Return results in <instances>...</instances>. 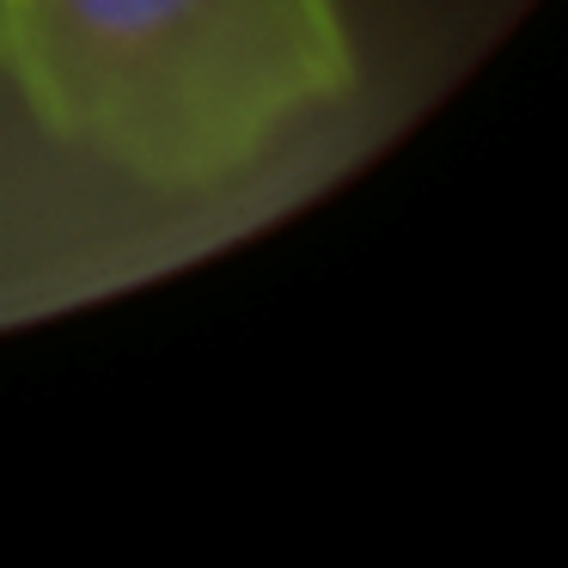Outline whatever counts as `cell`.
Wrapping results in <instances>:
<instances>
[{"instance_id":"6da1fadb","label":"cell","mask_w":568,"mask_h":568,"mask_svg":"<svg viewBox=\"0 0 568 568\" xmlns=\"http://www.w3.org/2000/svg\"><path fill=\"white\" fill-rule=\"evenodd\" d=\"M0 74L55 148L165 196L239 184L361 92L336 0H0Z\"/></svg>"}]
</instances>
